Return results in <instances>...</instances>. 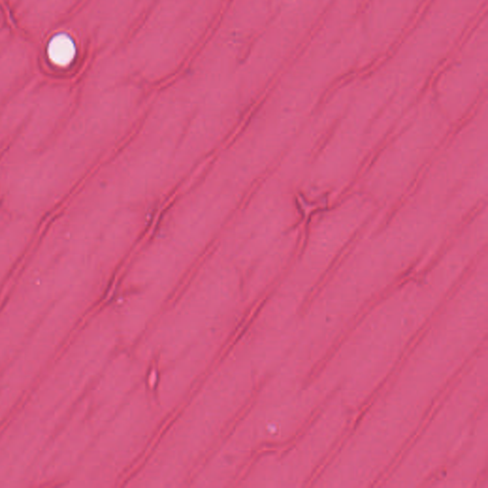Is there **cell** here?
<instances>
[{"mask_svg":"<svg viewBox=\"0 0 488 488\" xmlns=\"http://www.w3.org/2000/svg\"><path fill=\"white\" fill-rule=\"evenodd\" d=\"M75 56L73 40L65 35H60L51 40L48 47V57L55 65L65 67L70 65Z\"/></svg>","mask_w":488,"mask_h":488,"instance_id":"6da1fadb","label":"cell"}]
</instances>
